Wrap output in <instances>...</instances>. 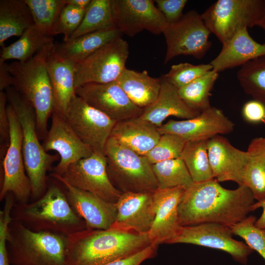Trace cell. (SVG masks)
Listing matches in <instances>:
<instances>
[{"label":"cell","mask_w":265,"mask_h":265,"mask_svg":"<svg viewBox=\"0 0 265 265\" xmlns=\"http://www.w3.org/2000/svg\"><path fill=\"white\" fill-rule=\"evenodd\" d=\"M212 70L210 63L193 65L181 63L172 65L169 71L162 77L179 89Z\"/></svg>","instance_id":"ab89813d"},{"label":"cell","mask_w":265,"mask_h":265,"mask_svg":"<svg viewBox=\"0 0 265 265\" xmlns=\"http://www.w3.org/2000/svg\"><path fill=\"white\" fill-rule=\"evenodd\" d=\"M155 1L168 24L176 23L182 18L184 8L187 2L186 0H156Z\"/></svg>","instance_id":"b9f144b4"},{"label":"cell","mask_w":265,"mask_h":265,"mask_svg":"<svg viewBox=\"0 0 265 265\" xmlns=\"http://www.w3.org/2000/svg\"><path fill=\"white\" fill-rule=\"evenodd\" d=\"M116 206L117 215L111 228L148 234L155 217L153 193H123Z\"/></svg>","instance_id":"44dd1931"},{"label":"cell","mask_w":265,"mask_h":265,"mask_svg":"<svg viewBox=\"0 0 265 265\" xmlns=\"http://www.w3.org/2000/svg\"><path fill=\"white\" fill-rule=\"evenodd\" d=\"M67 237L48 232H35L13 220L7 235L11 265H66Z\"/></svg>","instance_id":"8992f818"},{"label":"cell","mask_w":265,"mask_h":265,"mask_svg":"<svg viewBox=\"0 0 265 265\" xmlns=\"http://www.w3.org/2000/svg\"><path fill=\"white\" fill-rule=\"evenodd\" d=\"M159 94L156 101L144 108L139 118L154 125L157 128L169 116L188 119L200 112L190 108L180 97L178 90L162 76Z\"/></svg>","instance_id":"d4e9b609"},{"label":"cell","mask_w":265,"mask_h":265,"mask_svg":"<svg viewBox=\"0 0 265 265\" xmlns=\"http://www.w3.org/2000/svg\"><path fill=\"white\" fill-rule=\"evenodd\" d=\"M34 25L31 11L24 0H0V46L12 36L20 37Z\"/></svg>","instance_id":"f1b7e54d"},{"label":"cell","mask_w":265,"mask_h":265,"mask_svg":"<svg viewBox=\"0 0 265 265\" xmlns=\"http://www.w3.org/2000/svg\"><path fill=\"white\" fill-rule=\"evenodd\" d=\"M185 190L183 187L158 188L153 192L155 217L148 232L152 244H168L177 234L181 226L179 221V206Z\"/></svg>","instance_id":"ffe728a7"},{"label":"cell","mask_w":265,"mask_h":265,"mask_svg":"<svg viewBox=\"0 0 265 265\" xmlns=\"http://www.w3.org/2000/svg\"><path fill=\"white\" fill-rule=\"evenodd\" d=\"M186 142L176 135L161 134L157 144L145 156L152 164L180 158Z\"/></svg>","instance_id":"f35d334b"},{"label":"cell","mask_w":265,"mask_h":265,"mask_svg":"<svg viewBox=\"0 0 265 265\" xmlns=\"http://www.w3.org/2000/svg\"><path fill=\"white\" fill-rule=\"evenodd\" d=\"M264 0V8L262 17L258 25V26L261 27L264 30L265 34V0Z\"/></svg>","instance_id":"681fc988"},{"label":"cell","mask_w":265,"mask_h":265,"mask_svg":"<svg viewBox=\"0 0 265 265\" xmlns=\"http://www.w3.org/2000/svg\"><path fill=\"white\" fill-rule=\"evenodd\" d=\"M218 73L212 70L178 89L183 101L191 109L201 112L212 106L210 97Z\"/></svg>","instance_id":"d6a6232c"},{"label":"cell","mask_w":265,"mask_h":265,"mask_svg":"<svg viewBox=\"0 0 265 265\" xmlns=\"http://www.w3.org/2000/svg\"><path fill=\"white\" fill-rule=\"evenodd\" d=\"M160 136L158 128L139 117L116 122L110 135L145 156L157 144Z\"/></svg>","instance_id":"484cf974"},{"label":"cell","mask_w":265,"mask_h":265,"mask_svg":"<svg viewBox=\"0 0 265 265\" xmlns=\"http://www.w3.org/2000/svg\"><path fill=\"white\" fill-rule=\"evenodd\" d=\"M7 96L4 91H0V135L1 141L9 142V122L7 110Z\"/></svg>","instance_id":"f6af8a7d"},{"label":"cell","mask_w":265,"mask_h":265,"mask_svg":"<svg viewBox=\"0 0 265 265\" xmlns=\"http://www.w3.org/2000/svg\"><path fill=\"white\" fill-rule=\"evenodd\" d=\"M29 7L34 25L49 36L65 5L64 0H24Z\"/></svg>","instance_id":"8d00e7d4"},{"label":"cell","mask_w":265,"mask_h":265,"mask_svg":"<svg viewBox=\"0 0 265 265\" xmlns=\"http://www.w3.org/2000/svg\"><path fill=\"white\" fill-rule=\"evenodd\" d=\"M122 34L117 28L102 30L54 44V47L61 56L78 63L106 45L122 37Z\"/></svg>","instance_id":"4316f807"},{"label":"cell","mask_w":265,"mask_h":265,"mask_svg":"<svg viewBox=\"0 0 265 265\" xmlns=\"http://www.w3.org/2000/svg\"><path fill=\"white\" fill-rule=\"evenodd\" d=\"M234 126L235 124L221 109L211 106L191 119L170 120L158 128V130L160 134H173L187 142L230 133Z\"/></svg>","instance_id":"ac0fdd59"},{"label":"cell","mask_w":265,"mask_h":265,"mask_svg":"<svg viewBox=\"0 0 265 265\" xmlns=\"http://www.w3.org/2000/svg\"><path fill=\"white\" fill-rule=\"evenodd\" d=\"M13 78L10 73L9 64L0 59V91L12 86Z\"/></svg>","instance_id":"bcb514c9"},{"label":"cell","mask_w":265,"mask_h":265,"mask_svg":"<svg viewBox=\"0 0 265 265\" xmlns=\"http://www.w3.org/2000/svg\"><path fill=\"white\" fill-rule=\"evenodd\" d=\"M11 215L13 220L35 232L67 237L86 229L84 221L69 203L61 184L48 186L44 194L35 201L15 202Z\"/></svg>","instance_id":"3957f363"},{"label":"cell","mask_w":265,"mask_h":265,"mask_svg":"<svg viewBox=\"0 0 265 265\" xmlns=\"http://www.w3.org/2000/svg\"><path fill=\"white\" fill-rule=\"evenodd\" d=\"M264 8V0H218L201 16L211 33L224 45L239 30L258 26Z\"/></svg>","instance_id":"ba28073f"},{"label":"cell","mask_w":265,"mask_h":265,"mask_svg":"<svg viewBox=\"0 0 265 265\" xmlns=\"http://www.w3.org/2000/svg\"><path fill=\"white\" fill-rule=\"evenodd\" d=\"M231 227L215 223L181 226L168 244L187 243L217 249L229 254L235 261L246 265L254 250L236 240Z\"/></svg>","instance_id":"7c38bea8"},{"label":"cell","mask_w":265,"mask_h":265,"mask_svg":"<svg viewBox=\"0 0 265 265\" xmlns=\"http://www.w3.org/2000/svg\"><path fill=\"white\" fill-rule=\"evenodd\" d=\"M54 45V42L48 44L26 61L9 64L12 87L34 109L40 140L48 132V121L54 109L53 91L46 66L47 55Z\"/></svg>","instance_id":"277c9868"},{"label":"cell","mask_w":265,"mask_h":265,"mask_svg":"<svg viewBox=\"0 0 265 265\" xmlns=\"http://www.w3.org/2000/svg\"><path fill=\"white\" fill-rule=\"evenodd\" d=\"M51 118V128L42 145L46 152L58 153L59 162L53 172L63 176L71 164L91 156L93 150L80 139L65 117L53 112Z\"/></svg>","instance_id":"d6986e66"},{"label":"cell","mask_w":265,"mask_h":265,"mask_svg":"<svg viewBox=\"0 0 265 265\" xmlns=\"http://www.w3.org/2000/svg\"><path fill=\"white\" fill-rule=\"evenodd\" d=\"M76 63L61 56L54 45L49 53L46 66L51 82L53 97V111L65 117L71 100L76 95Z\"/></svg>","instance_id":"603a6c76"},{"label":"cell","mask_w":265,"mask_h":265,"mask_svg":"<svg viewBox=\"0 0 265 265\" xmlns=\"http://www.w3.org/2000/svg\"><path fill=\"white\" fill-rule=\"evenodd\" d=\"M104 152L109 179L121 193H153L159 188L152 164L146 156L111 136Z\"/></svg>","instance_id":"52a82bcc"},{"label":"cell","mask_w":265,"mask_h":265,"mask_svg":"<svg viewBox=\"0 0 265 265\" xmlns=\"http://www.w3.org/2000/svg\"><path fill=\"white\" fill-rule=\"evenodd\" d=\"M86 9L65 4L53 28L52 36L62 34L63 41H68L80 25Z\"/></svg>","instance_id":"60d3db41"},{"label":"cell","mask_w":265,"mask_h":265,"mask_svg":"<svg viewBox=\"0 0 265 265\" xmlns=\"http://www.w3.org/2000/svg\"><path fill=\"white\" fill-rule=\"evenodd\" d=\"M158 246L151 243L135 254L113 261L105 265H141L146 260L155 257Z\"/></svg>","instance_id":"ee69618b"},{"label":"cell","mask_w":265,"mask_h":265,"mask_svg":"<svg viewBox=\"0 0 265 265\" xmlns=\"http://www.w3.org/2000/svg\"><path fill=\"white\" fill-rule=\"evenodd\" d=\"M151 244L148 234L110 228L86 229L67 237L66 265H105L144 249Z\"/></svg>","instance_id":"7a4b0ae2"},{"label":"cell","mask_w":265,"mask_h":265,"mask_svg":"<svg viewBox=\"0 0 265 265\" xmlns=\"http://www.w3.org/2000/svg\"><path fill=\"white\" fill-rule=\"evenodd\" d=\"M211 33L201 14L195 10L184 14L177 22L168 24L162 32L167 47L164 63L180 55L203 58L212 46Z\"/></svg>","instance_id":"30bf717a"},{"label":"cell","mask_w":265,"mask_h":265,"mask_svg":"<svg viewBox=\"0 0 265 265\" xmlns=\"http://www.w3.org/2000/svg\"><path fill=\"white\" fill-rule=\"evenodd\" d=\"M50 176L62 186L69 203L84 221L86 229L106 230L111 228L117 215L116 203L106 201L69 184L62 176L54 172Z\"/></svg>","instance_id":"e0dca14e"},{"label":"cell","mask_w":265,"mask_h":265,"mask_svg":"<svg viewBox=\"0 0 265 265\" xmlns=\"http://www.w3.org/2000/svg\"><path fill=\"white\" fill-rule=\"evenodd\" d=\"M208 152L214 178L218 182L233 181L242 185L247 151L237 149L225 137L217 135L208 140Z\"/></svg>","instance_id":"7402d4cb"},{"label":"cell","mask_w":265,"mask_h":265,"mask_svg":"<svg viewBox=\"0 0 265 265\" xmlns=\"http://www.w3.org/2000/svg\"><path fill=\"white\" fill-rule=\"evenodd\" d=\"M65 118L84 144L102 152L116 123L76 94L69 104Z\"/></svg>","instance_id":"4fadbf2b"},{"label":"cell","mask_w":265,"mask_h":265,"mask_svg":"<svg viewBox=\"0 0 265 265\" xmlns=\"http://www.w3.org/2000/svg\"></svg>","instance_id":"f907efd6"},{"label":"cell","mask_w":265,"mask_h":265,"mask_svg":"<svg viewBox=\"0 0 265 265\" xmlns=\"http://www.w3.org/2000/svg\"><path fill=\"white\" fill-rule=\"evenodd\" d=\"M242 114L249 123L265 124V105L258 101L253 99L245 103L242 107Z\"/></svg>","instance_id":"7bdbcfd3"},{"label":"cell","mask_w":265,"mask_h":265,"mask_svg":"<svg viewBox=\"0 0 265 265\" xmlns=\"http://www.w3.org/2000/svg\"><path fill=\"white\" fill-rule=\"evenodd\" d=\"M242 185L248 187L257 201L265 199V138L256 137L250 141Z\"/></svg>","instance_id":"f546056e"},{"label":"cell","mask_w":265,"mask_h":265,"mask_svg":"<svg viewBox=\"0 0 265 265\" xmlns=\"http://www.w3.org/2000/svg\"><path fill=\"white\" fill-rule=\"evenodd\" d=\"M8 101L13 107L23 132L22 153L26 174L31 187V198L42 197L47 188V173L59 156L49 154L40 142L34 109L13 87L5 90Z\"/></svg>","instance_id":"5b68a950"},{"label":"cell","mask_w":265,"mask_h":265,"mask_svg":"<svg viewBox=\"0 0 265 265\" xmlns=\"http://www.w3.org/2000/svg\"><path fill=\"white\" fill-rule=\"evenodd\" d=\"M265 55V44L254 40L247 28H244L222 45L218 54L210 63L212 70L219 73Z\"/></svg>","instance_id":"cb8c5ba5"},{"label":"cell","mask_w":265,"mask_h":265,"mask_svg":"<svg viewBox=\"0 0 265 265\" xmlns=\"http://www.w3.org/2000/svg\"><path fill=\"white\" fill-rule=\"evenodd\" d=\"M262 208L263 212L260 217L257 219L255 225L256 227L265 229V199L255 202L250 207V212H253L258 208Z\"/></svg>","instance_id":"7dc6e473"},{"label":"cell","mask_w":265,"mask_h":265,"mask_svg":"<svg viewBox=\"0 0 265 265\" xmlns=\"http://www.w3.org/2000/svg\"><path fill=\"white\" fill-rule=\"evenodd\" d=\"M256 220V216L250 215L231 228L234 235L243 238L245 243L257 251L265 261V229L255 226Z\"/></svg>","instance_id":"74e56055"},{"label":"cell","mask_w":265,"mask_h":265,"mask_svg":"<svg viewBox=\"0 0 265 265\" xmlns=\"http://www.w3.org/2000/svg\"><path fill=\"white\" fill-rule=\"evenodd\" d=\"M209 139L186 142L181 158L185 162L194 183L214 179L208 152Z\"/></svg>","instance_id":"1f68e13d"},{"label":"cell","mask_w":265,"mask_h":265,"mask_svg":"<svg viewBox=\"0 0 265 265\" xmlns=\"http://www.w3.org/2000/svg\"><path fill=\"white\" fill-rule=\"evenodd\" d=\"M129 55L127 42L122 37L101 48L75 66V87L89 83H107L117 80Z\"/></svg>","instance_id":"8fae6325"},{"label":"cell","mask_w":265,"mask_h":265,"mask_svg":"<svg viewBox=\"0 0 265 265\" xmlns=\"http://www.w3.org/2000/svg\"><path fill=\"white\" fill-rule=\"evenodd\" d=\"M53 39L40 31L35 25L26 29L19 39L8 46H3L0 59H16L25 62L40 52Z\"/></svg>","instance_id":"4dcf8cb0"},{"label":"cell","mask_w":265,"mask_h":265,"mask_svg":"<svg viewBox=\"0 0 265 265\" xmlns=\"http://www.w3.org/2000/svg\"><path fill=\"white\" fill-rule=\"evenodd\" d=\"M62 176L72 186L111 203H116L122 194L109 179L102 152L93 151L91 156L73 163Z\"/></svg>","instance_id":"5bb4252c"},{"label":"cell","mask_w":265,"mask_h":265,"mask_svg":"<svg viewBox=\"0 0 265 265\" xmlns=\"http://www.w3.org/2000/svg\"><path fill=\"white\" fill-rule=\"evenodd\" d=\"M255 198L250 189L222 186L215 179L194 183L186 189L178 210L181 226L215 223L231 227L250 212Z\"/></svg>","instance_id":"6da1fadb"},{"label":"cell","mask_w":265,"mask_h":265,"mask_svg":"<svg viewBox=\"0 0 265 265\" xmlns=\"http://www.w3.org/2000/svg\"><path fill=\"white\" fill-rule=\"evenodd\" d=\"M237 77L246 94L265 105V55L242 65Z\"/></svg>","instance_id":"e575fe53"},{"label":"cell","mask_w":265,"mask_h":265,"mask_svg":"<svg viewBox=\"0 0 265 265\" xmlns=\"http://www.w3.org/2000/svg\"><path fill=\"white\" fill-rule=\"evenodd\" d=\"M111 7L115 27L130 37L144 29L159 34L168 24L152 0H111Z\"/></svg>","instance_id":"9a60e30c"},{"label":"cell","mask_w":265,"mask_h":265,"mask_svg":"<svg viewBox=\"0 0 265 265\" xmlns=\"http://www.w3.org/2000/svg\"><path fill=\"white\" fill-rule=\"evenodd\" d=\"M115 81L136 106L144 109L157 99L161 79L151 77L146 71L138 72L126 68Z\"/></svg>","instance_id":"83f0119b"},{"label":"cell","mask_w":265,"mask_h":265,"mask_svg":"<svg viewBox=\"0 0 265 265\" xmlns=\"http://www.w3.org/2000/svg\"><path fill=\"white\" fill-rule=\"evenodd\" d=\"M113 28L116 27L111 0H91L80 25L69 40L87 33Z\"/></svg>","instance_id":"836d02e7"},{"label":"cell","mask_w":265,"mask_h":265,"mask_svg":"<svg viewBox=\"0 0 265 265\" xmlns=\"http://www.w3.org/2000/svg\"><path fill=\"white\" fill-rule=\"evenodd\" d=\"M91 0H64L65 4L73 5L86 9L89 5Z\"/></svg>","instance_id":"c3c4849f"},{"label":"cell","mask_w":265,"mask_h":265,"mask_svg":"<svg viewBox=\"0 0 265 265\" xmlns=\"http://www.w3.org/2000/svg\"><path fill=\"white\" fill-rule=\"evenodd\" d=\"M7 110L9 122V142L2 161L0 201L11 192L18 203H27L31 197V187L22 153V130L16 113L10 104L7 106Z\"/></svg>","instance_id":"9c48e42d"},{"label":"cell","mask_w":265,"mask_h":265,"mask_svg":"<svg viewBox=\"0 0 265 265\" xmlns=\"http://www.w3.org/2000/svg\"><path fill=\"white\" fill-rule=\"evenodd\" d=\"M152 167L159 188L166 189L183 187L186 189L194 183L181 158L153 164Z\"/></svg>","instance_id":"d590c367"},{"label":"cell","mask_w":265,"mask_h":265,"mask_svg":"<svg viewBox=\"0 0 265 265\" xmlns=\"http://www.w3.org/2000/svg\"><path fill=\"white\" fill-rule=\"evenodd\" d=\"M76 94L116 122L139 117L143 109L136 106L115 81L89 83L75 89Z\"/></svg>","instance_id":"2e32d148"}]
</instances>
